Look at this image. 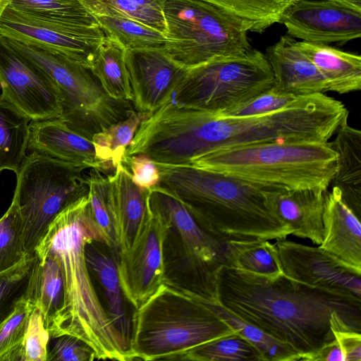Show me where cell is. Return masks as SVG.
Segmentation results:
<instances>
[{"label":"cell","mask_w":361,"mask_h":361,"mask_svg":"<svg viewBox=\"0 0 361 361\" xmlns=\"http://www.w3.org/2000/svg\"><path fill=\"white\" fill-rule=\"evenodd\" d=\"M164 52L185 69L251 48L247 30L237 19L195 0H164Z\"/></svg>","instance_id":"7"},{"label":"cell","mask_w":361,"mask_h":361,"mask_svg":"<svg viewBox=\"0 0 361 361\" xmlns=\"http://www.w3.org/2000/svg\"><path fill=\"white\" fill-rule=\"evenodd\" d=\"M298 97H300L284 92L273 86L252 99L217 114L222 118H243L269 114L291 104Z\"/></svg>","instance_id":"40"},{"label":"cell","mask_w":361,"mask_h":361,"mask_svg":"<svg viewBox=\"0 0 361 361\" xmlns=\"http://www.w3.org/2000/svg\"><path fill=\"white\" fill-rule=\"evenodd\" d=\"M210 298L167 276L133 316V360H178L188 350L235 331Z\"/></svg>","instance_id":"4"},{"label":"cell","mask_w":361,"mask_h":361,"mask_svg":"<svg viewBox=\"0 0 361 361\" xmlns=\"http://www.w3.org/2000/svg\"><path fill=\"white\" fill-rule=\"evenodd\" d=\"M36 255L38 259L32 276L29 301L40 311L49 334L63 305V279L60 267L53 257Z\"/></svg>","instance_id":"25"},{"label":"cell","mask_w":361,"mask_h":361,"mask_svg":"<svg viewBox=\"0 0 361 361\" xmlns=\"http://www.w3.org/2000/svg\"><path fill=\"white\" fill-rule=\"evenodd\" d=\"M178 360L263 361L254 345L236 332L197 346L183 354Z\"/></svg>","instance_id":"33"},{"label":"cell","mask_w":361,"mask_h":361,"mask_svg":"<svg viewBox=\"0 0 361 361\" xmlns=\"http://www.w3.org/2000/svg\"><path fill=\"white\" fill-rule=\"evenodd\" d=\"M336 160L330 142H267L216 149L188 165L271 188L327 191Z\"/></svg>","instance_id":"5"},{"label":"cell","mask_w":361,"mask_h":361,"mask_svg":"<svg viewBox=\"0 0 361 361\" xmlns=\"http://www.w3.org/2000/svg\"><path fill=\"white\" fill-rule=\"evenodd\" d=\"M126 55V47L114 38L105 35L92 59L90 68L109 96L132 102Z\"/></svg>","instance_id":"24"},{"label":"cell","mask_w":361,"mask_h":361,"mask_svg":"<svg viewBox=\"0 0 361 361\" xmlns=\"http://www.w3.org/2000/svg\"><path fill=\"white\" fill-rule=\"evenodd\" d=\"M345 361H361V333L351 331H334Z\"/></svg>","instance_id":"44"},{"label":"cell","mask_w":361,"mask_h":361,"mask_svg":"<svg viewBox=\"0 0 361 361\" xmlns=\"http://www.w3.org/2000/svg\"><path fill=\"white\" fill-rule=\"evenodd\" d=\"M149 202L178 237L183 261L200 291L216 298V272L226 264V243L205 231L178 199L157 185L149 188Z\"/></svg>","instance_id":"11"},{"label":"cell","mask_w":361,"mask_h":361,"mask_svg":"<svg viewBox=\"0 0 361 361\" xmlns=\"http://www.w3.org/2000/svg\"><path fill=\"white\" fill-rule=\"evenodd\" d=\"M150 113L133 111L127 118L116 123L92 137L99 171L106 175L115 171L123 162L126 151L140 123Z\"/></svg>","instance_id":"28"},{"label":"cell","mask_w":361,"mask_h":361,"mask_svg":"<svg viewBox=\"0 0 361 361\" xmlns=\"http://www.w3.org/2000/svg\"><path fill=\"white\" fill-rule=\"evenodd\" d=\"M34 305L25 300L0 324V361H19L20 352L29 315Z\"/></svg>","instance_id":"39"},{"label":"cell","mask_w":361,"mask_h":361,"mask_svg":"<svg viewBox=\"0 0 361 361\" xmlns=\"http://www.w3.org/2000/svg\"><path fill=\"white\" fill-rule=\"evenodd\" d=\"M214 6L240 21L247 32L262 33L279 23L294 0H195Z\"/></svg>","instance_id":"29"},{"label":"cell","mask_w":361,"mask_h":361,"mask_svg":"<svg viewBox=\"0 0 361 361\" xmlns=\"http://www.w3.org/2000/svg\"><path fill=\"white\" fill-rule=\"evenodd\" d=\"M30 118L0 95V172L18 173L25 157L30 135Z\"/></svg>","instance_id":"27"},{"label":"cell","mask_w":361,"mask_h":361,"mask_svg":"<svg viewBox=\"0 0 361 361\" xmlns=\"http://www.w3.org/2000/svg\"><path fill=\"white\" fill-rule=\"evenodd\" d=\"M105 35L111 37L128 49L163 48L166 36L145 25L121 17L94 16Z\"/></svg>","instance_id":"35"},{"label":"cell","mask_w":361,"mask_h":361,"mask_svg":"<svg viewBox=\"0 0 361 361\" xmlns=\"http://www.w3.org/2000/svg\"><path fill=\"white\" fill-rule=\"evenodd\" d=\"M323 75L328 91L346 94L361 89V57L326 44L296 41Z\"/></svg>","instance_id":"23"},{"label":"cell","mask_w":361,"mask_h":361,"mask_svg":"<svg viewBox=\"0 0 361 361\" xmlns=\"http://www.w3.org/2000/svg\"><path fill=\"white\" fill-rule=\"evenodd\" d=\"M322 189H269L267 203L290 230V235L321 245L324 240L325 193Z\"/></svg>","instance_id":"19"},{"label":"cell","mask_w":361,"mask_h":361,"mask_svg":"<svg viewBox=\"0 0 361 361\" xmlns=\"http://www.w3.org/2000/svg\"><path fill=\"white\" fill-rule=\"evenodd\" d=\"M321 248L346 264L361 270L360 219L343 201L340 190L326 192Z\"/></svg>","instance_id":"20"},{"label":"cell","mask_w":361,"mask_h":361,"mask_svg":"<svg viewBox=\"0 0 361 361\" xmlns=\"http://www.w3.org/2000/svg\"><path fill=\"white\" fill-rule=\"evenodd\" d=\"M93 16L121 17L166 34L164 0H79Z\"/></svg>","instance_id":"30"},{"label":"cell","mask_w":361,"mask_h":361,"mask_svg":"<svg viewBox=\"0 0 361 361\" xmlns=\"http://www.w3.org/2000/svg\"><path fill=\"white\" fill-rule=\"evenodd\" d=\"M27 149L85 169H99L92 141L70 128L60 118L32 121Z\"/></svg>","instance_id":"21"},{"label":"cell","mask_w":361,"mask_h":361,"mask_svg":"<svg viewBox=\"0 0 361 361\" xmlns=\"http://www.w3.org/2000/svg\"><path fill=\"white\" fill-rule=\"evenodd\" d=\"M107 176L109 199L117 225L119 256L133 247L152 216L149 189L137 186L123 162Z\"/></svg>","instance_id":"17"},{"label":"cell","mask_w":361,"mask_h":361,"mask_svg":"<svg viewBox=\"0 0 361 361\" xmlns=\"http://www.w3.org/2000/svg\"><path fill=\"white\" fill-rule=\"evenodd\" d=\"M156 165V185L178 199L216 239L276 240L290 235L267 203L271 188L192 165Z\"/></svg>","instance_id":"3"},{"label":"cell","mask_w":361,"mask_h":361,"mask_svg":"<svg viewBox=\"0 0 361 361\" xmlns=\"http://www.w3.org/2000/svg\"><path fill=\"white\" fill-rule=\"evenodd\" d=\"M274 75L265 54L250 48L186 69L176 87L174 103L220 113L271 88Z\"/></svg>","instance_id":"9"},{"label":"cell","mask_w":361,"mask_h":361,"mask_svg":"<svg viewBox=\"0 0 361 361\" xmlns=\"http://www.w3.org/2000/svg\"><path fill=\"white\" fill-rule=\"evenodd\" d=\"M0 45L49 76L60 94V119L90 140L94 134L127 118L135 110L132 102L109 96L90 68L81 63L1 36Z\"/></svg>","instance_id":"6"},{"label":"cell","mask_w":361,"mask_h":361,"mask_svg":"<svg viewBox=\"0 0 361 361\" xmlns=\"http://www.w3.org/2000/svg\"><path fill=\"white\" fill-rule=\"evenodd\" d=\"M105 244L85 195L66 207L49 225L35 254L59 264L64 301L50 338L75 336L94 352L96 360H133L130 342L116 328L93 285L85 257L90 242Z\"/></svg>","instance_id":"2"},{"label":"cell","mask_w":361,"mask_h":361,"mask_svg":"<svg viewBox=\"0 0 361 361\" xmlns=\"http://www.w3.org/2000/svg\"><path fill=\"white\" fill-rule=\"evenodd\" d=\"M126 62L132 103L141 112L152 113L171 100L186 71L163 48L127 49Z\"/></svg>","instance_id":"16"},{"label":"cell","mask_w":361,"mask_h":361,"mask_svg":"<svg viewBox=\"0 0 361 361\" xmlns=\"http://www.w3.org/2000/svg\"><path fill=\"white\" fill-rule=\"evenodd\" d=\"M92 243L85 247L88 268L94 274L104 290L109 317L118 331L130 342V322L125 312L117 263L106 252L96 248Z\"/></svg>","instance_id":"26"},{"label":"cell","mask_w":361,"mask_h":361,"mask_svg":"<svg viewBox=\"0 0 361 361\" xmlns=\"http://www.w3.org/2000/svg\"><path fill=\"white\" fill-rule=\"evenodd\" d=\"M49 339L42 315L34 306L26 325L19 361H47Z\"/></svg>","instance_id":"41"},{"label":"cell","mask_w":361,"mask_h":361,"mask_svg":"<svg viewBox=\"0 0 361 361\" xmlns=\"http://www.w3.org/2000/svg\"><path fill=\"white\" fill-rule=\"evenodd\" d=\"M8 6L32 15L50 18L96 20L79 0H11Z\"/></svg>","instance_id":"38"},{"label":"cell","mask_w":361,"mask_h":361,"mask_svg":"<svg viewBox=\"0 0 361 361\" xmlns=\"http://www.w3.org/2000/svg\"><path fill=\"white\" fill-rule=\"evenodd\" d=\"M84 168L32 152L18 173L13 200L24 227L27 256L35 250L54 219L69 204L87 195Z\"/></svg>","instance_id":"8"},{"label":"cell","mask_w":361,"mask_h":361,"mask_svg":"<svg viewBox=\"0 0 361 361\" xmlns=\"http://www.w3.org/2000/svg\"><path fill=\"white\" fill-rule=\"evenodd\" d=\"M215 281L224 309L289 345L300 360L336 341L335 331L361 333V299L283 273L267 276L226 264L217 269Z\"/></svg>","instance_id":"1"},{"label":"cell","mask_w":361,"mask_h":361,"mask_svg":"<svg viewBox=\"0 0 361 361\" xmlns=\"http://www.w3.org/2000/svg\"><path fill=\"white\" fill-rule=\"evenodd\" d=\"M151 208L152 216L140 237L127 253L118 256L117 263L123 295L135 309L166 278L164 250L169 226L157 209Z\"/></svg>","instance_id":"12"},{"label":"cell","mask_w":361,"mask_h":361,"mask_svg":"<svg viewBox=\"0 0 361 361\" xmlns=\"http://www.w3.org/2000/svg\"><path fill=\"white\" fill-rule=\"evenodd\" d=\"M91 214L105 240V245L118 255V231L109 199L107 175L90 169L86 176Z\"/></svg>","instance_id":"32"},{"label":"cell","mask_w":361,"mask_h":361,"mask_svg":"<svg viewBox=\"0 0 361 361\" xmlns=\"http://www.w3.org/2000/svg\"><path fill=\"white\" fill-rule=\"evenodd\" d=\"M36 255L27 257L14 267L0 273V324L9 317L18 305L29 300Z\"/></svg>","instance_id":"36"},{"label":"cell","mask_w":361,"mask_h":361,"mask_svg":"<svg viewBox=\"0 0 361 361\" xmlns=\"http://www.w3.org/2000/svg\"><path fill=\"white\" fill-rule=\"evenodd\" d=\"M330 142L337 156L336 171L332 180L346 204L358 218L361 215V131L345 119Z\"/></svg>","instance_id":"22"},{"label":"cell","mask_w":361,"mask_h":361,"mask_svg":"<svg viewBox=\"0 0 361 361\" xmlns=\"http://www.w3.org/2000/svg\"><path fill=\"white\" fill-rule=\"evenodd\" d=\"M226 264L267 276L281 272L275 244L269 240H230L226 243Z\"/></svg>","instance_id":"31"},{"label":"cell","mask_w":361,"mask_h":361,"mask_svg":"<svg viewBox=\"0 0 361 361\" xmlns=\"http://www.w3.org/2000/svg\"><path fill=\"white\" fill-rule=\"evenodd\" d=\"M345 8L361 12V0H331Z\"/></svg>","instance_id":"46"},{"label":"cell","mask_w":361,"mask_h":361,"mask_svg":"<svg viewBox=\"0 0 361 361\" xmlns=\"http://www.w3.org/2000/svg\"><path fill=\"white\" fill-rule=\"evenodd\" d=\"M123 163L130 168L131 179L137 186L149 189L158 183L160 178L159 169L147 155L124 157Z\"/></svg>","instance_id":"43"},{"label":"cell","mask_w":361,"mask_h":361,"mask_svg":"<svg viewBox=\"0 0 361 361\" xmlns=\"http://www.w3.org/2000/svg\"><path fill=\"white\" fill-rule=\"evenodd\" d=\"M47 361H92L96 360L92 350L79 338L62 335L50 338Z\"/></svg>","instance_id":"42"},{"label":"cell","mask_w":361,"mask_h":361,"mask_svg":"<svg viewBox=\"0 0 361 361\" xmlns=\"http://www.w3.org/2000/svg\"><path fill=\"white\" fill-rule=\"evenodd\" d=\"M214 309L236 333L245 338L260 353L263 361H297L301 355L287 344L274 339L262 330L224 309L218 301Z\"/></svg>","instance_id":"34"},{"label":"cell","mask_w":361,"mask_h":361,"mask_svg":"<svg viewBox=\"0 0 361 361\" xmlns=\"http://www.w3.org/2000/svg\"><path fill=\"white\" fill-rule=\"evenodd\" d=\"M283 274L300 283L361 299V270L356 269L320 247L276 240Z\"/></svg>","instance_id":"13"},{"label":"cell","mask_w":361,"mask_h":361,"mask_svg":"<svg viewBox=\"0 0 361 361\" xmlns=\"http://www.w3.org/2000/svg\"><path fill=\"white\" fill-rule=\"evenodd\" d=\"M294 38L281 36L266 50L274 86L296 97L328 92L326 82L317 68L297 46Z\"/></svg>","instance_id":"18"},{"label":"cell","mask_w":361,"mask_h":361,"mask_svg":"<svg viewBox=\"0 0 361 361\" xmlns=\"http://www.w3.org/2000/svg\"><path fill=\"white\" fill-rule=\"evenodd\" d=\"M27 257L22 217L17 204L12 200L0 219V273L14 267Z\"/></svg>","instance_id":"37"},{"label":"cell","mask_w":361,"mask_h":361,"mask_svg":"<svg viewBox=\"0 0 361 361\" xmlns=\"http://www.w3.org/2000/svg\"><path fill=\"white\" fill-rule=\"evenodd\" d=\"M0 47L2 94L31 121L60 118L61 97L54 82L35 65Z\"/></svg>","instance_id":"14"},{"label":"cell","mask_w":361,"mask_h":361,"mask_svg":"<svg viewBox=\"0 0 361 361\" xmlns=\"http://www.w3.org/2000/svg\"><path fill=\"white\" fill-rule=\"evenodd\" d=\"M306 361H345V358L336 340L310 356Z\"/></svg>","instance_id":"45"},{"label":"cell","mask_w":361,"mask_h":361,"mask_svg":"<svg viewBox=\"0 0 361 361\" xmlns=\"http://www.w3.org/2000/svg\"><path fill=\"white\" fill-rule=\"evenodd\" d=\"M0 35L60 55L90 68L105 37L97 20H62L32 15L9 6L0 20Z\"/></svg>","instance_id":"10"},{"label":"cell","mask_w":361,"mask_h":361,"mask_svg":"<svg viewBox=\"0 0 361 361\" xmlns=\"http://www.w3.org/2000/svg\"><path fill=\"white\" fill-rule=\"evenodd\" d=\"M279 23L289 36L312 43L345 44L361 36V12L331 0H294Z\"/></svg>","instance_id":"15"},{"label":"cell","mask_w":361,"mask_h":361,"mask_svg":"<svg viewBox=\"0 0 361 361\" xmlns=\"http://www.w3.org/2000/svg\"><path fill=\"white\" fill-rule=\"evenodd\" d=\"M11 0H0V20L1 16L3 14V12L6 7L8 6ZM1 37V35H0Z\"/></svg>","instance_id":"47"}]
</instances>
